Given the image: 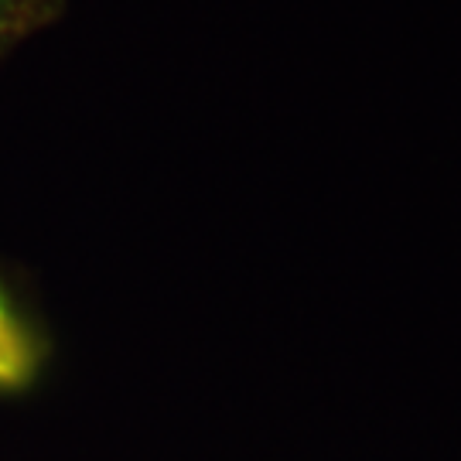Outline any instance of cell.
Wrapping results in <instances>:
<instances>
[{"label": "cell", "mask_w": 461, "mask_h": 461, "mask_svg": "<svg viewBox=\"0 0 461 461\" xmlns=\"http://www.w3.org/2000/svg\"><path fill=\"white\" fill-rule=\"evenodd\" d=\"M66 7L68 0H0V66L21 45L55 28Z\"/></svg>", "instance_id": "2"}, {"label": "cell", "mask_w": 461, "mask_h": 461, "mask_svg": "<svg viewBox=\"0 0 461 461\" xmlns=\"http://www.w3.org/2000/svg\"><path fill=\"white\" fill-rule=\"evenodd\" d=\"M45 335L0 277V396L28 393L45 369Z\"/></svg>", "instance_id": "1"}]
</instances>
